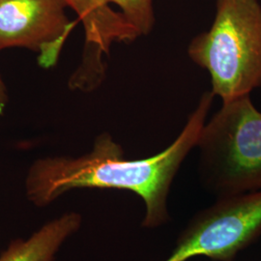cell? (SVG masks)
Wrapping results in <instances>:
<instances>
[{
	"instance_id": "obj_7",
	"label": "cell",
	"mask_w": 261,
	"mask_h": 261,
	"mask_svg": "<svg viewBox=\"0 0 261 261\" xmlns=\"http://www.w3.org/2000/svg\"><path fill=\"white\" fill-rule=\"evenodd\" d=\"M82 224L77 213H66L44 224L28 239L11 243L0 255V261H54L66 240Z\"/></svg>"
},
{
	"instance_id": "obj_5",
	"label": "cell",
	"mask_w": 261,
	"mask_h": 261,
	"mask_svg": "<svg viewBox=\"0 0 261 261\" xmlns=\"http://www.w3.org/2000/svg\"><path fill=\"white\" fill-rule=\"evenodd\" d=\"M65 0H0V50L23 47L36 53L39 64H56L75 27Z\"/></svg>"
},
{
	"instance_id": "obj_9",
	"label": "cell",
	"mask_w": 261,
	"mask_h": 261,
	"mask_svg": "<svg viewBox=\"0 0 261 261\" xmlns=\"http://www.w3.org/2000/svg\"><path fill=\"white\" fill-rule=\"evenodd\" d=\"M8 103V94L4 82L0 75V117L3 114L5 108Z\"/></svg>"
},
{
	"instance_id": "obj_2",
	"label": "cell",
	"mask_w": 261,
	"mask_h": 261,
	"mask_svg": "<svg viewBox=\"0 0 261 261\" xmlns=\"http://www.w3.org/2000/svg\"><path fill=\"white\" fill-rule=\"evenodd\" d=\"M188 56L210 75L211 91L227 102L261 87V5L217 0L210 29L190 42Z\"/></svg>"
},
{
	"instance_id": "obj_4",
	"label": "cell",
	"mask_w": 261,
	"mask_h": 261,
	"mask_svg": "<svg viewBox=\"0 0 261 261\" xmlns=\"http://www.w3.org/2000/svg\"><path fill=\"white\" fill-rule=\"evenodd\" d=\"M260 234L261 191L218 198L189 222L163 261H188L196 256L232 261Z\"/></svg>"
},
{
	"instance_id": "obj_8",
	"label": "cell",
	"mask_w": 261,
	"mask_h": 261,
	"mask_svg": "<svg viewBox=\"0 0 261 261\" xmlns=\"http://www.w3.org/2000/svg\"><path fill=\"white\" fill-rule=\"evenodd\" d=\"M118 6L124 19L140 36L149 35L155 24L153 0H105Z\"/></svg>"
},
{
	"instance_id": "obj_3",
	"label": "cell",
	"mask_w": 261,
	"mask_h": 261,
	"mask_svg": "<svg viewBox=\"0 0 261 261\" xmlns=\"http://www.w3.org/2000/svg\"><path fill=\"white\" fill-rule=\"evenodd\" d=\"M196 148L201 181L218 198L261 191V112L251 95L223 102Z\"/></svg>"
},
{
	"instance_id": "obj_1",
	"label": "cell",
	"mask_w": 261,
	"mask_h": 261,
	"mask_svg": "<svg viewBox=\"0 0 261 261\" xmlns=\"http://www.w3.org/2000/svg\"><path fill=\"white\" fill-rule=\"evenodd\" d=\"M214 98L212 91L202 94L175 140L149 158H124L120 144L105 133L96 138L91 151L81 157L38 159L25 179L28 200L44 207L74 189L124 190L137 194L144 201L146 211L142 226L154 228L166 224L169 219L170 187L182 163L196 147Z\"/></svg>"
},
{
	"instance_id": "obj_6",
	"label": "cell",
	"mask_w": 261,
	"mask_h": 261,
	"mask_svg": "<svg viewBox=\"0 0 261 261\" xmlns=\"http://www.w3.org/2000/svg\"><path fill=\"white\" fill-rule=\"evenodd\" d=\"M84 29V51L81 63L69 80L72 90L90 92L103 83L106 58L115 43H133L139 33L105 0H65Z\"/></svg>"
}]
</instances>
